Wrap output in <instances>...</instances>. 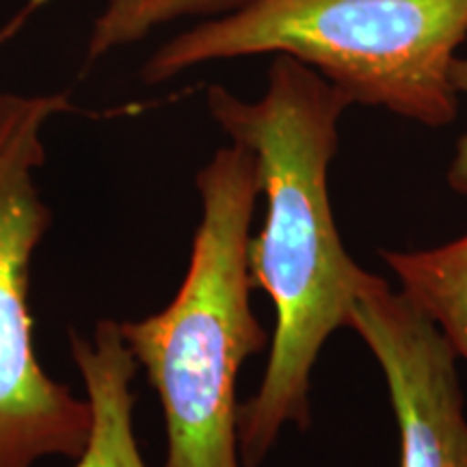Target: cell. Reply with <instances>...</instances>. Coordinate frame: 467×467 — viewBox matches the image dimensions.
Segmentation results:
<instances>
[{
	"label": "cell",
	"instance_id": "1",
	"mask_svg": "<svg viewBox=\"0 0 467 467\" xmlns=\"http://www.w3.org/2000/svg\"><path fill=\"white\" fill-rule=\"evenodd\" d=\"M206 104L232 143L251 150L266 200L247 262L251 288L275 307V331L258 392L238 407L241 463L260 467L285 426H309L312 370L325 342L348 327L366 275L344 249L329 197L337 124L353 102L299 58L275 55L260 100L213 85Z\"/></svg>",
	"mask_w": 467,
	"mask_h": 467
},
{
	"label": "cell",
	"instance_id": "2",
	"mask_svg": "<svg viewBox=\"0 0 467 467\" xmlns=\"http://www.w3.org/2000/svg\"><path fill=\"white\" fill-rule=\"evenodd\" d=\"M202 221L178 292L165 307L121 320L165 418L162 467H243L236 381L271 336L251 309L247 249L260 186L249 148L232 143L197 173Z\"/></svg>",
	"mask_w": 467,
	"mask_h": 467
},
{
	"label": "cell",
	"instance_id": "3",
	"mask_svg": "<svg viewBox=\"0 0 467 467\" xmlns=\"http://www.w3.org/2000/svg\"><path fill=\"white\" fill-rule=\"evenodd\" d=\"M467 39V0H254L167 39L141 67L148 85L202 63L288 55L353 104L443 128L459 115L451 66Z\"/></svg>",
	"mask_w": 467,
	"mask_h": 467
},
{
	"label": "cell",
	"instance_id": "4",
	"mask_svg": "<svg viewBox=\"0 0 467 467\" xmlns=\"http://www.w3.org/2000/svg\"><path fill=\"white\" fill-rule=\"evenodd\" d=\"M72 109L67 91L0 93V467L76 461L89 441V399L44 370L28 306L33 255L50 232L37 171L44 132Z\"/></svg>",
	"mask_w": 467,
	"mask_h": 467
},
{
	"label": "cell",
	"instance_id": "5",
	"mask_svg": "<svg viewBox=\"0 0 467 467\" xmlns=\"http://www.w3.org/2000/svg\"><path fill=\"white\" fill-rule=\"evenodd\" d=\"M353 329L388 383L400 435L399 467H467V418L457 355L405 292L366 271L350 307Z\"/></svg>",
	"mask_w": 467,
	"mask_h": 467
},
{
	"label": "cell",
	"instance_id": "6",
	"mask_svg": "<svg viewBox=\"0 0 467 467\" xmlns=\"http://www.w3.org/2000/svg\"><path fill=\"white\" fill-rule=\"evenodd\" d=\"M69 350L93 411L89 441L72 467H148L134 433L132 381L139 366L121 337L119 320H98L91 337L72 331Z\"/></svg>",
	"mask_w": 467,
	"mask_h": 467
},
{
	"label": "cell",
	"instance_id": "7",
	"mask_svg": "<svg viewBox=\"0 0 467 467\" xmlns=\"http://www.w3.org/2000/svg\"><path fill=\"white\" fill-rule=\"evenodd\" d=\"M381 258L400 279V290L437 325L454 355L467 361V234L433 249H383Z\"/></svg>",
	"mask_w": 467,
	"mask_h": 467
},
{
	"label": "cell",
	"instance_id": "8",
	"mask_svg": "<svg viewBox=\"0 0 467 467\" xmlns=\"http://www.w3.org/2000/svg\"><path fill=\"white\" fill-rule=\"evenodd\" d=\"M254 0H107L93 20L87 61H100L110 52L143 42L156 28L182 17H221L247 7Z\"/></svg>",
	"mask_w": 467,
	"mask_h": 467
},
{
	"label": "cell",
	"instance_id": "9",
	"mask_svg": "<svg viewBox=\"0 0 467 467\" xmlns=\"http://www.w3.org/2000/svg\"><path fill=\"white\" fill-rule=\"evenodd\" d=\"M451 80L459 96H467V57H454L451 66ZM448 184L459 195L467 197V130L461 134L452 165L448 169Z\"/></svg>",
	"mask_w": 467,
	"mask_h": 467
},
{
	"label": "cell",
	"instance_id": "10",
	"mask_svg": "<svg viewBox=\"0 0 467 467\" xmlns=\"http://www.w3.org/2000/svg\"><path fill=\"white\" fill-rule=\"evenodd\" d=\"M33 11H35L33 5H26L25 9L17 11L16 16H11L9 20L5 22V25H0V52L7 48V46H9L11 42H14L17 35H20V31H22V28H25V25H26L28 16H31Z\"/></svg>",
	"mask_w": 467,
	"mask_h": 467
},
{
	"label": "cell",
	"instance_id": "11",
	"mask_svg": "<svg viewBox=\"0 0 467 467\" xmlns=\"http://www.w3.org/2000/svg\"><path fill=\"white\" fill-rule=\"evenodd\" d=\"M50 0H28V5H33L35 9H39V7H44V5H48Z\"/></svg>",
	"mask_w": 467,
	"mask_h": 467
}]
</instances>
